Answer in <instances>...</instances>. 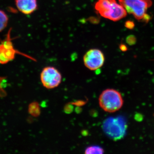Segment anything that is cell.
I'll return each instance as SVG.
<instances>
[{
	"mask_svg": "<svg viewBox=\"0 0 154 154\" xmlns=\"http://www.w3.org/2000/svg\"><path fill=\"white\" fill-rule=\"evenodd\" d=\"M95 8L100 16L114 22L119 21L127 16L126 10L116 0H98Z\"/></svg>",
	"mask_w": 154,
	"mask_h": 154,
	"instance_id": "6da1fadb",
	"label": "cell"
},
{
	"mask_svg": "<svg viewBox=\"0 0 154 154\" xmlns=\"http://www.w3.org/2000/svg\"><path fill=\"white\" fill-rule=\"evenodd\" d=\"M99 101L100 107L108 113L116 112L123 106L121 94L114 89H107L103 91L99 96Z\"/></svg>",
	"mask_w": 154,
	"mask_h": 154,
	"instance_id": "7a4b0ae2",
	"label": "cell"
},
{
	"mask_svg": "<svg viewBox=\"0 0 154 154\" xmlns=\"http://www.w3.org/2000/svg\"><path fill=\"white\" fill-rule=\"evenodd\" d=\"M11 28L8 31L5 38L0 42V64H5L14 60L17 54L34 60L30 56L20 52L14 47L11 37Z\"/></svg>",
	"mask_w": 154,
	"mask_h": 154,
	"instance_id": "3957f363",
	"label": "cell"
},
{
	"mask_svg": "<svg viewBox=\"0 0 154 154\" xmlns=\"http://www.w3.org/2000/svg\"><path fill=\"white\" fill-rule=\"evenodd\" d=\"M128 14L138 21H142L148 9L152 5L151 0H118Z\"/></svg>",
	"mask_w": 154,
	"mask_h": 154,
	"instance_id": "277c9868",
	"label": "cell"
},
{
	"mask_svg": "<svg viewBox=\"0 0 154 154\" xmlns=\"http://www.w3.org/2000/svg\"><path fill=\"white\" fill-rule=\"evenodd\" d=\"M42 84L48 89L57 88L61 82L62 75L60 72L52 66H47L42 69L40 74Z\"/></svg>",
	"mask_w": 154,
	"mask_h": 154,
	"instance_id": "5b68a950",
	"label": "cell"
},
{
	"mask_svg": "<svg viewBox=\"0 0 154 154\" xmlns=\"http://www.w3.org/2000/svg\"><path fill=\"white\" fill-rule=\"evenodd\" d=\"M83 60L87 68L91 70H96L104 65L105 56L100 50L91 49L84 55Z\"/></svg>",
	"mask_w": 154,
	"mask_h": 154,
	"instance_id": "8992f818",
	"label": "cell"
},
{
	"mask_svg": "<svg viewBox=\"0 0 154 154\" xmlns=\"http://www.w3.org/2000/svg\"><path fill=\"white\" fill-rule=\"evenodd\" d=\"M18 11L25 15L33 14L38 8L37 0H15Z\"/></svg>",
	"mask_w": 154,
	"mask_h": 154,
	"instance_id": "52a82bcc",
	"label": "cell"
},
{
	"mask_svg": "<svg viewBox=\"0 0 154 154\" xmlns=\"http://www.w3.org/2000/svg\"><path fill=\"white\" fill-rule=\"evenodd\" d=\"M9 17L5 11L0 10V33L3 31L8 26Z\"/></svg>",
	"mask_w": 154,
	"mask_h": 154,
	"instance_id": "ba28073f",
	"label": "cell"
},
{
	"mask_svg": "<svg viewBox=\"0 0 154 154\" xmlns=\"http://www.w3.org/2000/svg\"><path fill=\"white\" fill-rule=\"evenodd\" d=\"M28 111L32 116H38L40 114V108L37 102H34L30 103L28 107Z\"/></svg>",
	"mask_w": 154,
	"mask_h": 154,
	"instance_id": "9c48e42d",
	"label": "cell"
},
{
	"mask_svg": "<svg viewBox=\"0 0 154 154\" xmlns=\"http://www.w3.org/2000/svg\"><path fill=\"white\" fill-rule=\"evenodd\" d=\"M104 152V149L101 147L99 146H94L87 148L85 151V153L86 154H103Z\"/></svg>",
	"mask_w": 154,
	"mask_h": 154,
	"instance_id": "30bf717a",
	"label": "cell"
},
{
	"mask_svg": "<svg viewBox=\"0 0 154 154\" xmlns=\"http://www.w3.org/2000/svg\"><path fill=\"white\" fill-rule=\"evenodd\" d=\"M126 43L130 45H133L137 42V38L133 35H130L128 36L126 38Z\"/></svg>",
	"mask_w": 154,
	"mask_h": 154,
	"instance_id": "8fae6325",
	"label": "cell"
},
{
	"mask_svg": "<svg viewBox=\"0 0 154 154\" xmlns=\"http://www.w3.org/2000/svg\"><path fill=\"white\" fill-rule=\"evenodd\" d=\"M125 28H128V29L131 30V29H134V23L131 20H128V21H127L125 22Z\"/></svg>",
	"mask_w": 154,
	"mask_h": 154,
	"instance_id": "7c38bea8",
	"label": "cell"
},
{
	"mask_svg": "<svg viewBox=\"0 0 154 154\" xmlns=\"http://www.w3.org/2000/svg\"><path fill=\"white\" fill-rule=\"evenodd\" d=\"M119 48L122 51H126L128 50L126 45L123 44H121L119 45Z\"/></svg>",
	"mask_w": 154,
	"mask_h": 154,
	"instance_id": "4fadbf2b",
	"label": "cell"
}]
</instances>
